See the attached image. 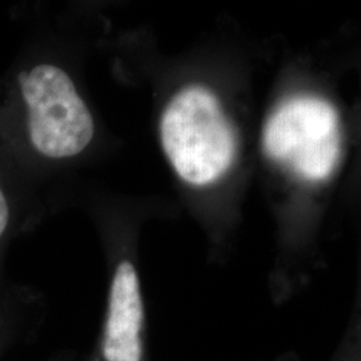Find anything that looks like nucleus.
Here are the masks:
<instances>
[{
  "label": "nucleus",
  "mask_w": 361,
  "mask_h": 361,
  "mask_svg": "<svg viewBox=\"0 0 361 361\" xmlns=\"http://www.w3.org/2000/svg\"><path fill=\"white\" fill-rule=\"evenodd\" d=\"M159 130L165 154L188 183H213L232 166L235 130L207 87L193 85L180 90L166 106Z\"/></svg>",
  "instance_id": "1"
},
{
  "label": "nucleus",
  "mask_w": 361,
  "mask_h": 361,
  "mask_svg": "<svg viewBox=\"0 0 361 361\" xmlns=\"http://www.w3.org/2000/svg\"><path fill=\"white\" fill-rule=\"evenodd\" d=\"M28 140L39 154L63 159L90 145L95 125L73 79L61 67L34 66L19 75Z\"/></svg>",
  "instance_id": "2"
},
{
  "label": "nucleus",
  "mask_w": 361,
  "mask_h": 361,
  "mask_svg": "<svg viewBox=\"0 0 361 361\" xmlns=\"http://www.w3.org/2000/svg\"><path fill=\"white\" fill-rule=\"evenodd\" d=\"M264 149L304 180H326L341 155L335 107L312 95L293 97L271 114L264 130Z\"/></svg>",
  "instance_id": "3"
},
{
  "label": "nucleus",
  "mask_w": 361,
  "mask_h": 361,
  "mask_svg": "<svg viewBox=\"0 0 361 361\" xmlns=\"http://www.w3.org/2000/svg\"><path fill=\"white\" fill-rule=\"evenodd\" d=\"M143 304L140 280L134 265L122 261L116 267L104 329L106 361H141Z\"/></svg>",
  "instance_id": "4"
},
{
  "label": "nucleus",
  "mask_w": 361,
  "mask_h": 361,
  "mask_svg": "<svg viewBox=\"0 0 361 361\" xmlns=\"http://www.w3.org/2000/svg\"><path fill=\"white\" fill-rule=\"evenodd\" d=\"M10 222V205L7 197L0 186V237L4 234Z\"/></svg>",
  "instance_id": "5"
}]
</instances>
